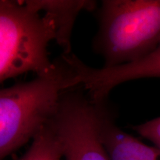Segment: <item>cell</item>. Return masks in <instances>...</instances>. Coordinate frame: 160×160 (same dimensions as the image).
Wrapping results in <instances>:
<instances>
[{"instance_id": "1", "label": "cell", "mask_w": 160, "mask_h": 160, "mask_svg": "<svg viewBox=\"0 0 160 160\" xmlns=\"http://www.w3.org/2000/svg\"><path fill=\"white\" fill-rule=\"evenodd\" d=\"M48 73L0 91V157L5 159L33 140L57 114L61 98L76 85L62 57Z\"/></svg>"}, {"instance_id": "8", "label": "cell", "mask_w": 160, "mask_h": 160, "mask_svg": "<svg viewBox=\"0 0 160 160\" xmlns=\"http://www.w3.org/2000/svg\"><path fill=\"white\" fill-rule=\"evenodd\" d=\"M59 137L51 122L33 138L28 151L17 160H63Z\"/></svg>"}, {"instance_id": "7", "label": "cell", "mask_w": 160, "mask_h": 160, "mask_svg": "<svg viewBox=\"0 0 160 160\" xmlns=\"http://www.w3.org/2000/svg\"><path fill=\"white\" fill-rule=\"evenodd\" d=\"M29 7L50 18L54 24L56 42L62 54L72 53L71 36L78 16L82 11H94L97 2L91 0H25Z\"/></svg>"}, {"instance_id": "4", "label": "cell", "mask_w": 160, "mask_h": 160, "mask_svg": "<svg viewBox=\"0 0 160 160\" xmlns=\"http://www.w3.org/2000/svg\"><path fill=\"white\" fill-rule=\"evenodd\" d=\"M104 100L92 99L80 86L63 93L51 123L61 142L64 160H111L100 133Z\"/></svg>"}, {"instance_id": "9", "label": "cell", "mask_w": 160, "mask_h": 160, "mask_svg": "<svg viewBox=\"0 0 160 160\" xmlns=\"http://www.w3.org/2000/svg\"><path fill=\"white\" fill-rule=\"evenodd\" d=\"M133 129L142 137L148 139L160 151V117L133 126Z\"/></svg>"}, {"instance_id": "5", "label": "cell", "mask_w": 160, "mask_h": 160, "mask_svg": "<svg viewBox=\"0 0 160 160\" xmlns=\"http://www.w3.org/2000/svg\"><path fill=\"white\" fill-rule=\"evenodd\" d=\"M77 73L79 83L92 99H108L110 92L120 84L142 78H160V43L149 55L134 62L111 68H95L82 62Z\"/></svg>"}, {"instance_id": "3", "label": "cell", "mask_w": 160, "mask_h": 160, "mask_svg": "<svg viewBox=\"0 0 160 160\" xmlns=\"http://www.w3.org/2000/svg\"><path fill=\"white\" fill-rule=\"evenodd\" d=\"M56 39L54 24L25 0L0 1V82L33 72L48 73L54 62L48 46Z\"/></svg>"}, {"instance_id": "6", "label": "cell", "mask_w": 160, "mask_h": 160, "mask_svg": "<svg viewBox=\"0 0 160 160\" xmlns=\"http://www.w3.org/2000/svg\"><path fill=\"white\" fill-rule=\"evenodd\" d=\"M116 110L108 99L102 102L100 119L102 141L111 160H160V151L125 133L116 123Z\"/></svg>"}, {"instance_id": "2", "label": "cell", "mask_w": 160, "mask_h": 160, "mask_svg": "<svg viewBox=\"0 0 160 160\" xmlns=\"http://www.w3.org/2000/svg\"><path fill=\"white\" fill-rule=\"evenodd\" d=\"M94 11L92 48L103 68L134 62L159 45L160 0H103Z\"/></svg>"}]
</instances>
